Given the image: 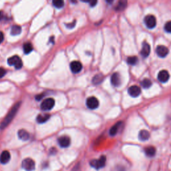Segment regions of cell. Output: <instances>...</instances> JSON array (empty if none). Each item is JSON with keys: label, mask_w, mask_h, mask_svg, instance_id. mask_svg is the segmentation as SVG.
<instances>
[{"label": "cell", "mask_w": 171, "mask_h": 171, "mask_svg": "<svg viewBox=\"0 0 171 171\" xmlns=\"http://www.w3.org/2000/svg\"><path fill=\"white\" fill-rule=\"evenodd\" d=\"M21 102H18L16 103L14 106H13V108L10 111V112L8 113V114L5 116V119L2 121V122L1 123V125H0V129L3 130L5 128V127L9 125V124L12 122V120L13 119V118L17 113L18 109L20 108Z\"/></svg>", "instance_id": "obj_1"}, {"label": "cell", "mask_w": 171, "mask_h": 171, "mask_svg": "<svg viewBox=\"0 0 171 171\" xmlns=\"http://www.w3.org/2000/svg\"><path fill=\"white\" fill-rule=\"evenodd\" d=\"M106 158L105 156H102L99 159H94L92 160V161H90V166L94 168L95 169H100L102 168L105 167L106 165Z\"/></svg>", "instance_id": "obj_2"}, {"label": "cell", "mask_w": 171, "mask_h": 171, "mask_svg": "<svg viewBox=\"0 0 171 171\" xmlns=\"http://www.w3.org/2000/svg\"><path fill=\"white\" fill-rule=\"evenodd\" d=\"M7 64L10 66H14L15 69L17 70H20L22 68L23 66V62L21 58L18 56H13L8 58L7 60Z\"/></svg>", "instance_id": "obj_3"}, {"label": "cell", "mask_w": 171, "mask_h": 171, "mask_svg": "<svg viewBox=\"0 0 171 171\" xmlns=\"http://www.w3.org/2000/svg\"><path fill=\"white\" fill-rule=\"evenodd\" d=\"M55 105V100L54 99L52 98H47L46 100H44L42 104H41L40 108L43 111H49V110H52L53 108Z\"/></svg>", "instance_id": "obj_4"}, {"label": "cell", "mask_w": 171, "mask_h": 171, "mask_svg": "<svg viewBox=\"0 0 171 171\" xmlns=\"http://www.w3.org/2000/svg\"><path fill=\"white\" fill-rule=\"evenodd\" d=\"M21 166L23 167V169L26 171H33L35 170V163L34 160L30 158H27L22 161Z\"/></svg>", "instance_id": "obj_5"}, {"label": "cell", "mask_w": 171, "mask_h": 171, "mask_svg": "<svg viewBox=\"0 0 171 171\" xmlns=\"http://www.w3.org/2000/svg\"><path fill=\"white\" fill-rule=\"evenodd\" d=\"M144 24L148 28L153 29L156 26V19L153 15H147L144 18Z\"/></svg>", "instance_id": "obj_6"}, {"label": "cell", "mask_w": 171, "mask_h": 171, "mask_svg": "<svg viewBox=\"0 0 171 171\" xmlns=\"http://www.w3.org/2000/svg\"><path fill=\"white\" fill-rule=\"evenodd\" d=\"M99 101L94 96H91L86 100V106L91 110L96 109L99 106Z\"/></svg>", "instance_id": "obj_7"}, {"label": "cell", "mask_w": 171, "mask_h": 171, "mask_svg": "<svg viewBox=\"0 0 171 171\" xmlns=\"http://www.w3.org/2000/svg\"><path fill=\"white\" fill-rule=\"evenodd\" d=\"M128 92L129 95L132 96V97L136 98L141 93V90H140V87L138 86H132L128 89Z\"/></svg>", "instance_id": "obj_8"}, {"label": "cell", "mask_w": 171, "mask_h": 171, "mask_svg": "<svg viewBox=\"0 0 171 171\" xmlns=\"http://www.w3.org/2000/svg\"><path fill=\"white\" fill-rule=\"evenodd\" d=\"M156 52L159 57H164L167 56L168 54H169V50L166 46L161 45V46H158L156 47Z\"/></svg>", "instance_id": "obj_9"}, {"label": "cell", "mask_w": 171, "mask_h": 171, "mask_svg": "<svg viewBox=\"0 0 171 171\" xmlns=\"http://www.w3.org/2000/svg\"><path fill=\"white\" fill-rule=\"evenodd\" d=\"M70 67L71 72H73L74 74H78L82 70V65L78 61H74L70 63Z\"/></svg>", "instance_id": "obj_10"}, {"label": "cell", "mask_w": 171, "mask_h": 171, "mask_svg": "<svg viewBox=\"0 0 171 171\" xmlns=\"http://www.w3.org/2000/svg\"><path fill=\"white\" fill-rule=\"evenodd\" d=\"M59 145L62 148H67L70 145V139L67 136H60L57 140Z\"/></svg>", "instance_id": "obj_11"}, {"label": "cell", "mask_w": 171, "mask_h": 171, "mask_svg": "<svg viewBox=\"0 0 171 171\" xmlns=\"http://www.w3.org/2000/svg\"><path fill=\"white\" fill-rule=\"evenodd\" d=\"M170 78L169 71L167 70H162L158 74V80L162 83H166Z\"/></svg>", "instance_id": "obj_12"}, {"label": "cell", "mask_w": 171, "mask_h": 171, "mask_svg": "<svg viewBox=\"0 0 171 171\" xmlns=\"http://www.w3.org/2000/svg\"><path fill=\"white\" fill-rule=\"evenodd\" d=\"M111 83L115 87L120 86L121 84V77L118 73H114L111 76Z\"/></svg>", "instance_id": "obj_13"}, {"label": "cell", "mask_w": 171, "mask_h": 171, "mask_svg": "<svg viewBox=\"0 0 171 171\" xmlns=\"http://www.w3.org/2000/svg\"><path fill=\"white\" fill-rule=\"evenodd\" d=\"M150 53V46L147 42H144L142 44V48L140 51V54L143 57H147Z\"/></svg>", "instance_id": "obj_14"}, {"label": "cell", "mask_w": 171, "mask_h": 171, "mask_svg": "<svg viewBox=\"0 0 171 171\" xmlns=\"http://www.w3.org/2000/svg\"><path fill=\"white\" fill-rule=\"evenodd\" d=\"M10 158L11 155L10 152L7 150H5L2 152L1 155H0V162L3 164H5L10 161Z\"/></svg>", "instance_id": "obj_15"}, {"label": "cell", "mask_w": 171, "mask_h": 171, "mask_svg": "<svg viewBox=\"0 0 171 171\" xmlns=\"http://www.w3.org/2000/svg\"><path fill=\"white\" fill-rule=\"evenodd\" d=\"M18 137L19 139L21 140H24V141H27L29 139V132H27L26 130L24 129H21L18 132Z\"/></svg>", "instance_id": "obj_16"}, {"label": "cell", "mask_w": 171, "mask_h": 171, "mask_svg": "<svg viewBox=\"0 0 171 171\" xmlns=\"http://www.w3.org/2000/svg\"><path fill=\"white\" fill-rule=\"evenodd\" d=\"M150 132H148L147 130H140L139 134V138L141 141H146L148 140L150 138Z\"/></svg>", "instance_id": "obj_17"}, {"label": "cell", "mask_w": 171, "mask_h": 171, "mask_svg": "<svg viewBox=\"0 0 171 171\" xmlns=\"http://www.w3.org/2000/svg\"><path fill=\"white\" fill-rule=\"evenodd\" d=\"M49 118H50V115L48 114H39L37 116L36 120L38 123L43 124L48 121Z\"/></svg>", "instance_id": "obj_18"}, {"label": "cell", "mask_w": 171, "mask_h": 171, "mask_svg": "<svg viewBox=\"0 0 171 171\" xmlns=\"http://www.w3.org/2000/svg\"><path fill=\"white\" fill-rule=\"evenodd\" d=\"M122 125V122H118L116 124L112 126V127L110 130V136H115L117 134L118 131V129L120 127V126Z\"/></svg>", "instance_id": "obj_19"}, {"label": "cell", "mask_w": 171, "mask_h": 171, "mask_svg": "<svg viewBox=\"0 0 171 171\" xmlns=\"http://www.w3.org/2000/svg\"><path fill=\"white\" fill-rule=\"evenodd\" d=\"M146 155L148 157H153L156 154V149L153 147H148L144 149Z\"/></svg>", "instance_id": "obj_20"}, {"label": "cell", "mask_w": 171, "mask_h": 171, "mask_svg": "<svg viewBox=\"0 0 171 171\" xmlns=\"http://www.w3.org/2000/svg\"><path fill=\"white\" fill-rule=\"evenodd\" d=\"M21 32V27L20 26H18V25H15V26H13L12 27V29H11V34L12 35H18L19 34H20Z\"/></svg>", "instance_id": "obj_21"}, {"label": "cell", "mask_w": 171, "mask_h": 171, "mask_svg": "<svg viewBox=\"0 0 171 171\" xmlns=\"http://www.w3.org/2000/svg\"><path fill=\"white\" fill-rule=\"evenodd\" d=\"M104 80V76L102 74H97L92 78V83L95 85H98L102 83Z\"/></svg>", "instance_id": "obj_22"}, {"label": "cell", "mask_w": 171, "mask_h": 171, "mask_svg": "<svg viewBox=\"0 0 171 171\" xmlns=\"http://www.w3.org/2000/svg\"><path fill=\"white\" fill-rule=\"evenodd\" d=\"M24 52L26 54H29L33 50V46L31 43L27 42L24 45Z\"/></svg>", "instance_id": "obj_23"}, {"label": "cell", "mask_w": 171, "mask_h": 171, "mask_svg": "<svg viewBox=\"0 0 171 171\" xmlns=\"http://www.w3.org/2000/svg\"><path fill=\"white\" fill-rule=\"evenodd\" d=\"M152 84H153V83H152L151 80L148 78H145L141 82L142 86L144 88H145V89H148V88L151 87Z\"/></svg>", "instance_id": "obj_24"}, {"label": "cell", "mask_w": 171, "mask_h": 171, "mask_svg": "<svg viewBox=\"0 0 171 171\" xmlns=\"http://www.w3.org/2000/svg\"><path fill=\"white\" fill-rule=\"evenodd\" d=\"M52 4L55 7L57 8V9H60V8L64 7V1H62V0H54V1H52Z\"/></svg>", "instance_id": "obj_25"}, {"label": "cell", "mask_w": 171, "mask_h": 171, "mask_svg": "<svg viewBox=\"0 0 171 171\" xmlns=\"http://www.w3.org/2000/svg\"><path fill=\"white\" fill-rule=\"evenodd\" d=\"M126 5H127V1H120L118 2L117 6L116 7V10L117 11H122L126 7Z\"/></svg>", "instance_id": "obj_26"}, {"label": "cell", "mask_w": 171, "mask_h": 171, "mask_svg": "<svg viewBox=\"0 0 171 171\" xmlns=\"http://www.w3.org/2000/svg\"><path fill=\"white\" fill-rule=\"evenodd\" d=\"M127 62L130 65H136L138 62V57L136 56H130L127 58Z\"/></svg>", "instance_id": "obj_27"}, {"label": "cell", "mask_w": 171, "mask_h": 171, "mask_svg": "<svg viewBox=\"0 0 171 171\" xmlns=\"http://www.w3.org/2000/svg\"><path fill=\"white\" fill-rule=\"evenodd\" d=\"M164 30L168 33H171V21H169L165 24Z\"/></svg>", "instance_id": "obj_28"}, {"label": "cell", "mask_w": 171, "mask_h": 171, "mask_svg": "<svg viewBox=\"0 0 171 171\" xmlns=\"http://www.w3.org/2000/svg\"><path fill=\"white\" fill-rule=\"evenodd\" d=\"M6 72L7 71H6V70H5V69L2 68H0V79L2 78L5 75Z\"/></svg>", "instance_id": "obj_29"}, {"label": "cell", "mask_w": 171, "mask_h": 171, "mask_svg": "<svg viewBox=\"0 0 171 171\" xmlns=\"http://www.w3.org/2000/svg\"><path fill=\"white\" fill-rule=\"evenodd\" d=\"M75 25H76V21H74L73 23H71V24H66V27H68V28H73V27H74V26H75Z\"/></svg>", "instance_id": "obj_30"}, {"label": "cell", "mask_w": 171, "mask_h": 171, "mask_svg": "<svg viewBox=\"0 0 171 171\" xmlns=\"http://www.w3.org/2000/svg\"><path fill=\"white\" fill-rule=\"evenodd\" d=\"M88 2H89L90 5L91 7H94L95 5L97 4V3H98L97 1H88Z\"/></svg>", "instance_id": "obj_31"}, {"label": "cell", "mask_w": 171, "mask_h": 171, "mask_svg": "<svg viewBox=\"0 0 171 171\" xmlns=\"http://www.w3.org/2000/svg\"><path fill=\"white\" fill-rule=\"evenodd\" d=\"M43 94H39V95H37L36 96H35V99H36L37 100H42V99L43 98Z\"/></svg>", "instance_id": "obj_32"}, {"label": "cell", "mask_w": 171, "mask_h": 171, "mask_svg": "<svg viewBox=\"0 0 171 171\" xmlns=\"http://www.w3.org/2000/svg\"><path fill=\"white\" fill-rule=\"evenodd\" d=\"M4 40V35L1 32H0V43H1Z\"/></svg>", "instance_id": "obj_33"}, {"label": "cell", "mask_w": 171, "mask_h": 171, "mask_svg": "<svg viewBox=\"0 0 171 171\" xmlns=\"http://www.w3.org/2000/svg\"><path fill=\"white\" fill-rule=\"evenodd\" d=\"M3 18H4V13L2 12H0V21H1Z\"/></svg>", "instance_id": "obj_34"}]
</instances>
